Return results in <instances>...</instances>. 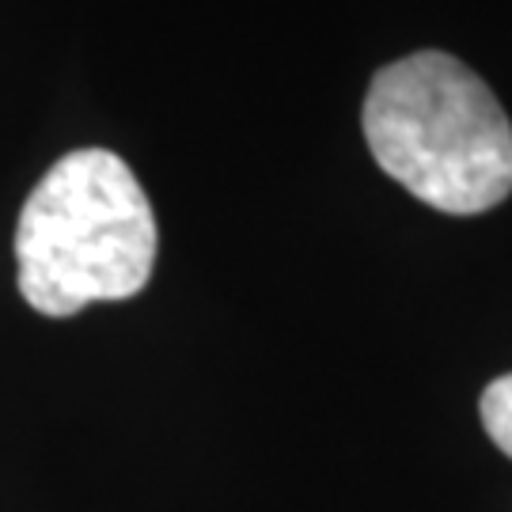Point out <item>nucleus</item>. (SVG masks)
<instances>
[{
    "label": "nucleus",
    "instance_id": "2",
    "mask_svg": "<svg viewBox=\"0 0 512 512\" xmlns=\"http://www.w3.org/2000/svg\"><path fill=\"white\" fill-rule=\"evenodd\" d=\"M156 243V217L133 167L107 148H76L19 209V296L50 319L129 300L152 281Z\"/></svg>",
    "mask_w": 512,
    "mask_h": 512
},
{
    "label": "nucleus",
    "instance_id": "3",
    "mask_svg": "<svg viewBox=\"0 0 512 512\" xmlns=\"http://www.w3.org/2000/svg\"><path fill=\"white\" fill-rule=\"evenodd\" d=\"M478 410H482V425H486L490 440L512 459V372L482 391Z\"/></svg>",
    "mask_w": 512,
    "mask_h": 512
},
{
    "label": "nucleus",
    "instance_id": "1",
    "mask_svg": "<svg viewBox=\"0 0 512 512\" xmlns=\"http://www.w3.org/2000/svg\"><path fill=\"white\" fill-rule=\"evenodd\" d=\"M376 164L418 202L475 217L512 194V122L459 57L421 50L372 76L361 110Z\"/></svg>",
    "mask_w": 512,
    "mask_h": 512
}]
</instances>
